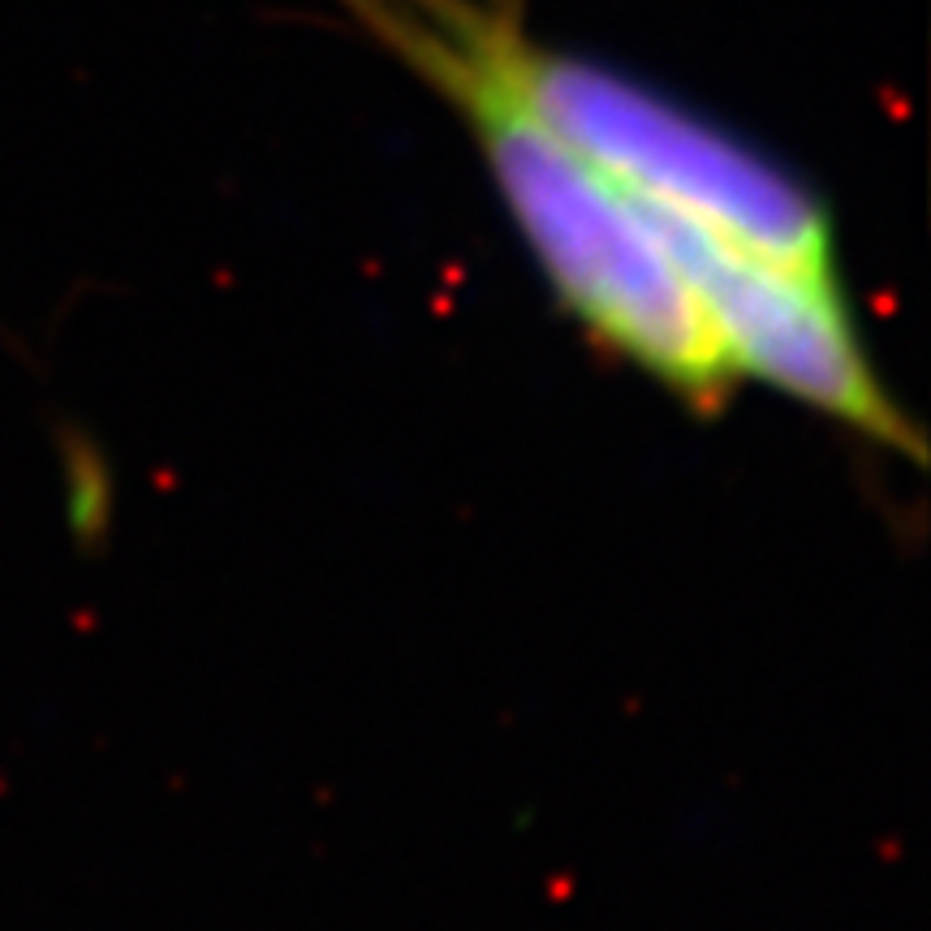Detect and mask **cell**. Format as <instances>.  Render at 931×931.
<instances>
[{
    "label": "cell",
    "mask_w": 931,
    "mask_h": 931,
    "mask_svg": "<svg viewBox=\"0 0 931 931\" xmlns=\"http://www.w3.org/2000/svg\"><path fill=\"white\" fill-rule=\"evenodd\" d=\"M337 9L462 117L504 212L582 333L695 410H720L737 380L647 203L522 117L484 73L410 18L375 0H341Z\"/></svg>",
    "instance_id": "cell-1"
},
{
    "label": "cell",
    "mask_w": 931,
    "mask_h": 931,
    "mask_svg": "<svg viewBox=\"0 0 931 931\" xmlns=\"http://www.w3.org/2000/svg\"><path fill=\"white\" fill-rule=\"evenodd\" d=\"M647 216L668 259L695 289L733 380H759L888 453L910 462L923 457L919 431L862 346L837 272L755 255L651 203Z\"/></svg>",
    "instance_id": "cell-2"
}]
</instances>
